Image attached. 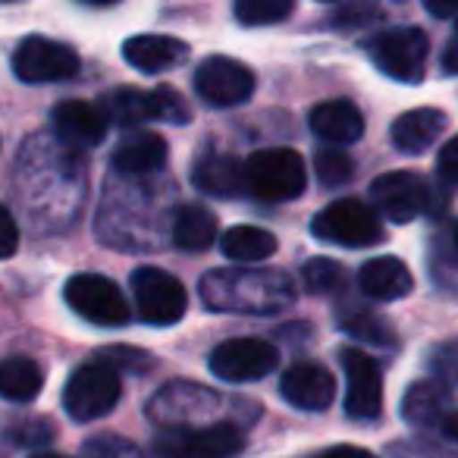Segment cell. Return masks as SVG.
I'll return each mask as SVG.
<instances>
[{"label": "cell", "instance_id": "cell-35", "mask_svg": "<svg viewBox=\"0 0 458 458\" xmlns=\"http://www.w3.org/2000/svg\"><path fill=\"white\" fill-rule=\"evenodd\" d=\"M85 458H135V449L114 437H98L85 443Z\"/></svg>", "mask_w": 458, "mask_h": 458}, {"label": "cell", "instance_id": "cell-8", "mask_svg": "<svg viewBox=\"0 0 458 458\" xmlns=\"http://www.w3.org/2000/svg\"><path fill=\"white\" fill-rule=\"evenodd\" d=\"M64 299L82 320L95 327H123L129 324L132 311L123 295V289L114 280L101 274H76L66 280Z\"/></svg>", "mask_w": 458, "mask_h": 458}, {"label": "cell", "instance_id": "cell-42", "mask_svg": "<svg viewBox=\"0 0 458 458\" xmlns=\"http://www.w3.org/2000/svg\"><path fill=\"white\" fill-rule=\"evenodd\" d=\"M443 433H445L449 439H455V443H458V411H449V414L443 418Z\"/></svg>", "mask_w": 458, "mask_h": 458}, {"label": "cell", "instance_id": "cell-40", "mask_svg": "<svg viewBox=\"0 0 458 458\" xmlns=\"http://www.w3.org/2000/svg\"><path fill=\"white\" fill-rule=\"evenodd\" d=\"M443 70L445 72H458V29L452 35V41L445 45V54H443Z\"/></svg>", "mask_w": 458, "mask_h": 458}, {"label": "cell", "instance_id": "cell-33", "mask_svg": "<svg viewBox=\"0 0 458 458\" xmlns=\"http://www.w3.org/2000/svg\"><path fill=\"white\" fill-rule=\"evenodd\" d=\"M98 361H104L107 368H114L116 374H120V370H129V374H145V370L154 368L151 355H145L141 349H123V345H110V349H104Z\"/></svg>", "mask_w": 458, "mask_h": 458}, {"label": "cell", "instance_id": "cell-9", "mask_svg": "<svg viewBox=\"0 0 458 458\" xmlns=\"http://www.w3.org/2000/svg\"><path fill=\"white\" fill-rule=\"evenodd\" d=\"M82 66L79 54L64 41L45 38V35H32L22 38L20 47L13 51V72L20 82L29 85H47V82H66L72 79Z\"/></svg>", "mask_w": 458, "mask_h": 458}, {"label": "cell", "instance_id": "cell-1", "mask_svg": "<svg viewBox=\"0 0 458 458\" xmlns=\"http://www.w3.org/2000/svg\"><path fill=\"white\" fill-rule=\"evenodd\" d=\"M201 301L216 314H276L295 301V286L283 270L226 267L210 270L198 283Z\"/></svg>", "mask_w": 458, "mask_h": 458}, {"label": "cell", "instance_id": "cell-38", "mask_svg": "<svg viewBox=\"0 0 458 458\" xmlns=\"http://www.w3.org/2000/svg\"><path fill=\"white\" fill-rule=\"evenodd\" d=\"M433 370H437V377H445V380L458 383V343L443 345V349L433 355Z\"/></svg>", "mask_w": 458, "mask_h": 458}, {"label": "cell", "instance_id": "cell-32", "mask_svg": "<svg viewBox=\"0 0 458 458\" xmlns=\"http://www.w3.org/2000/svg\"><path fill=\"white\" fill-rule=\"evenodd\" d=\"M151 110H154V123H189L191 110L185 104V98L179 91H173L170 85H160L151 91Z\"/></svg>", "mask_w": 458, "mask_h": 458}, {"label": "cell", "instance_id": "cell-16", "mask_svg": "<svg viewBox=\"0 0 458 458\" xmlns=\"http://www.w3.org/2000/svg\"><path fill=\"white\" fill-rule=\"evenodd\" d=\"M54 132L60 135V141L72 148H95L104 141L110 123L104 120L101 107L89 101H64L54 107Z\"/></svg>", "mask_w": 458, "mask_h": 458}, {"label": "cell", "instance_id": "cell-27", "mask_svg": "<svg viewBox=\"0 0 458 458\" xmlns=\"http://www.w3.org/2000/svg\"><path fill=\"white\" fill-rule=\"evenodd\" d=\"M101 114L110 126H139V123H151V91L139 89H116L107 98H101Z\"/></svg>", "mask_w": 458, "mask_h": 458}, {"label": "cell", "instance_id": "cell-4", "mask_svg": "<svg viewBox=\"0 0 458 458\" xmlns=\"http://www.w3.org/2000/svg\"><path fill=\"white\" fill-rule=\"evenodd\" d=\"M364 51L383 76L395 79V82H420L427 70V57H430V41H427L424 29L399 26L374 35L364 45Z\"/></svg>", "mask_w": 458, "mask_h": 458}, {"label": "cell", "instance_id": "cell-20", "mask_svg": "<svg viewBox=\"0 0 458 458\" xmlns=\"http://www.w3.org/2000/svg\"><path fill=\"white\" fill-rule=\"evenodd\" d=\"M123 57L139 72H164L189 57V45L170 35H135L123 45Z\"/></svg>", "mask_w": 458, "mask_h": 458}, {"label": "cell", "instance_id": "cell-28", "mask_svg": "<svg viewBox=\"0 0 458 458\" xmlns=\"http://www.w3.org/2000/svg\"><path fill=\"white\" fill-rule=\"evenodd\" d=\"M339 327H343L352 339H358V343L380 345V349H395V343H399L393 327H389V320L368 311V308H343V311H339Z\"/></svg>", "mask_w": 458, "mask_h": 458}, {"label": "cell", "instance_id": "cell-34", "mask_svg": "<svg viewBox=\"0 0 458 458\" xmlns=\"http://www.w3.org/2000/svg\"><path fill=\"white\" fill-rule=\"evenodd\" d=\"M377 20H383V10L374 7V4H345L333 13L330 26L333 29H364L374 26Z\"/></svg>", "mask_w": 458, "mask_h": 458}, {"label": "cell", "instance_id": "cell-23", "mask_svg": "<svg viewBox=\"0 0 458 458\" xmlns=\"http://www.w3.org/2000/svg\"><path fill=\"white\" fill-rule=\"evenodd\" d=\"M445 402H449V389L437 380V377H427V380H418L405 389L402 395V418L414 427H433L443 424Z\"/></svg>", "mask_w": 458, "mask_h": 458}, {"label": "cell", "instance_id": "cell-19", "mask_svg": "<svg viewBox=\"0 0 458 458\" xmlns=\"http://www.w3.org/2000/svg\"><path fill=\"white\" fill-rule=\"evenodd\" d=\"M308 123H311V132L318 139L336 145H352L364 135V116L361 110L352 101H324L308 114Z\"/></svg>", "mask_w": 458, "mask_h": 458}, {"label": "cell", "instance_id": "cell-6", "mask_svg": "<svg viewBox=\"0 0 458 458\" xmlns=\"http://www.w3.org/2000/svg\"><path fill=\"white\" fill-rule=\"evenodd\" d=\"M123 383L114 368L104 361H89L82 368L72 370V377L64 386V408L72 420L79 424H91L110 414L120 402Z\"/></svg>", "mask_w": 458, "mask_h": 458}, {"label": "cell", "instance_id": "cell-41", "mask_svg": "<svg viewBox=\"0 0 458 458\" xmlns=\"http://www.w3.org/2000/svg\"><path fill=\"white\" fill-rule=\"evenodd\" d=\"M427 13H433V16H445V20H449V16H458V4H427Z\"/></svg>", "mask_w": 458, "mask_h": 458}, {"label": "cell", "instance_id": "cell-31", "mask_svg": "<svg viewBox=\"0 0 458 458\" xmlns=\"http://www.w3.org/2000/svg\"><path fill=\"white\" fill-rule=\"evenodd\" d=\"M314 173H318L324 189H339L355 176V160L343 151V148H324L314 154Z\"/></svg>", "mask_w": 458, "mask_h": 458}, {"label": "cell", "instance_id": "cell-25", "mask_svg": "<svg viewBox=\"0 0 458 458\" xmlns=\"http://www.w3.org/2000/svg\"><path fill=\"white\" fill-rule=\"evenodd\" d=\"M220 249L229 261L236 264H258L267 261L276 251V236L264 226H251V223H239V226L226 229L220 239Z\"/></svg>", "mask_w": 458, "mask_h": 458}, {"label": "cell", "instance_id": "cell-13", "mask_svg": "<svg viewBox=\"0 0 458 458\" xmlns=\"http://www.w3.org/2000/svg\"><path fill=\"white\" fill-rule=\"evenodd\" d=\"M430 198L433 189L411 170L383 173L370 182V201L393 223H411L414 216L430 210Z\"/></svg>", "mask_w": 458, "mask_h": 458}, {"label": "cell", "instance_id": "cell-44", "mask_svg": "<svg viewBox=\"0 0 458 458\" xmlns=\"http://www.w3.org/2000/svg\"><path fill=\"white\" fill-rule=\"evenodd\" d=\"M452 242H455V249H458V223H455V229H452Z\"/></svg>", "mask_w": 458, "mask_h": 458}, {"label": "cell", "instance_id": "cell-12", "mask_svg": "<svg viewBox=\"0 0 458 458\" xmlns=\"http://www.w3.org/2000/svg\"><path fill=\"white\" fill-rule=\"evenodd\" d=\"M255 72L242 60L223 57V54L204 57L195 70V91L210 107H239L255 95Z\"/></svg>", "mask_w": 458, "mask_h": 458}, {"label": "cell", "instance_id": "cell-14", "mask_svg": "<svg viewBox=\"0 0 458 458\" xmlns=\"http://www.w3.org/2000/svg\"><path fill=\"white\" fill-rule=\"evenodd\" d=\"M345 370V414L355 420H377L383 414L380 364L358 349H343Z\"/></svg>", "mask_w": 458, "mask_h": 458}, {"label": "cell", "instance_id": "cell-29", "mask_svg": "<svg viewBox=\"0 0 458 458\" xmlns=\"http://www.w3.org/2000/svg\"><path fill=\"white\" fill-rule=\"evenodd\" d=\"M301 280H305L308 293L330 295L345 286V267L339 261H333V258H311V261L301 267Z\"/></svg>", "mask_w": 458, "mask_h": 458}, {"label": "cell", "instance_id": "cell-21", "mask_svg": "<svg viewBox=\"0 0 458 458\" xmlns=\"http://www.w3.org/2000/svg\"><path fill=\"white\" fill-rule=\"evenodd\" d=\"M414 286L411 280V270L393 255H383V258H370L361 270H358V289H361L368 299L374 301H393L408 295Z\"/></svg>", "mask_w": 458, "mask_h": 458}, {"label": "cell", "instance_id": "cell-5", "mask_svg": "<svg viewBox=\"0 0 458 458\" xmlns=\"http://www.w3.org/2000/svg\"><path fill=\"white\" fill-rule=\"evenodd\" d=\"M245 182L261 201H293L305 191V160L293 148H264L245 160Z\"/></svg>", "mask_w": 458, "mask_h": 458}, {"label": "cell", "instance_id": "cell-7", "mask_svg": "<svg viewBox=\"0 0 458 458\" xmlns=\"http://www.w3.org/2000/svg\"><path fill=\"white\" fill-rule=\"evenodd\" d=\"M245 449V433L229 420L210 427H179L154 437L157 458H236Z\"/></svg>", "mask_w": 458, "mask_h": 458}, {"label": "cell", "instance_id": "cell-36", "mask_svg": "<svg viewBox=\"0 0 458 458\" xmlns=\"http://www.w3.org/2000/svg\"><path fill=\"white\" fill-rule=\"evenodd\" d=\"M16 249H20V226H16L13 214L0 204V261L13 258Z\"/></svg>", "mask_w": 458, "mask_h": 458}, {"label": "cell", "instance_id": "cell-15", "mask_svg": "<svg viewBox=\"0 0 458 458\" xmlns=\"http://www.w3.org/2000/svg\"><path fill=\"white\" fill-rule=\"evenodd\" d=\"M280 395L299 411H327L336 399V380L318 361H299L280 377Z\"/></svg>", "mask_w": 458, "mask_h": 458}, {"label": "cell", "instance_id": "cell-22", "mask_svg": "<svg viewBox=\"0 0 458 458\" xmlns=\"http://www.w3.org/2000/svg\"><path fill=\"white\" fill-rule=\"evenodd\" d=\"M445 129V114L437 107H418L402 114L399 120L389 129V139H393L395 151L402 154H424L430 151L433 141L443 135Z\"/></svg>", "mask_w": 458, "mask_h": 458}, {"label": "cell", "instance_id": "cell-37", "mask_svg": "<svg viewBox=\"0 0 458 458\" xmlns=\"http://www.w3.org/2000/svg\"><path fill=\"white\" fill-rule=\"evenodd\" d=\"M437 173L443 182L449 185H458V135L455 139H449L443 148H439L437 154Z\"/></svg>", "mask_w": 458, "mask_h": 458}, {"label": "cell", "instance_id": "cell-30", "mask_svg": "<svg viewBox=\"0 0 458 458\" xmlns=\"http://www.w3.org/2000/svg\"><path fill=\"white\" fill-rule=\"evenodd\" d=\"M293 10V0H239L233 13L242 26H274V22L289 20Z\"/></svg>", "mask_w": 458, "mask_h": 458}, {"label": "cell", "instance_id": "cell-18", "mask_svg": "<svg viewBox=\"0 0 458 458\" xmlns=\"http://www.w3.org/2000/svg\"><path fill=\"white\" fill-rule=\"evenodd\" d=\"M110 164H114V170L123 173V176H151V173L164 170L166 141L160 139L157 132L132 129V132L116 141Z\"/></svg>", "mask_w": 458, "mask_h": 458}, {"label": "cell", "instance_id": "cell-10", "mask_svg": "<svg viewBox=\"0 0 458 458\" xmlns=\"http://www.w3.org/2000/svg\"><path fill=\"white\" fill-rule=\"evenodd\" d=\"M132 299L135 311L145 324L154 327H173L185 318V289L176 276H170L160 267H139L132 274Z\"/></svg>", "mask_w": 458, "mask_h": 458}, {"label": "cell", "instance_id": "cell-43", "mask_svg": "<svg viewBox=\"0 0 458 458\" xmlns=\"http://www.w3.org/2000/svg\"><path fill=\"white\" fill-rule=\"evenodd\" d=\"M29 458H66V455H60V452H35V455H29Z\"/></svg>", "mask_w": 458, "mask_h": 458}, {"label": "cell", "instance_id": "cell-24", "mask_svg": "<svg viewBox=\"0 0 458 458\" xmlns=\"http://www.w3.org/2000/svg\"><path fill=\"white\" fill-rule=\"evenodd\" d=\"M216 226H220V223H216L214 210H208L204 204H182V208L173 214L170 239H173V245L182 251H204L214 245Z\"/></svg>", "mask_w": 458, "mask_h": 458}, {"label": "cell", "instance_id": "cell-17", "mask_svg": "<svg viewBox=\"0 0 458 458\" xmlns=\"http://www.w3.org/2000/svg\"><path fill=\"white\" fill-rule=\"evenodd\" d=\"M191 182L198 191L214 198H239L249 195L245 182V164L233 154H201L191 166Z\"/></svg>", "mask_w": 458, "mask_h": 458}, {"label": "cell", "instance_id": "cell-39", "mask_svg": "<svg viewBox=\"0 0 458 458\" xmlns=\"http://www.w3.org/2000/svg\"><path fill=\"white\" fill-rule=\"evenodd\" d=\"M318 458H377V455L368 449H361V445H333V449L320 452Z\"/></svg>", "mask_w": 458, "mask_h": 458}, {"label": "cell", "instance_id": "cell-26", "mask_svg": "<svg viewBox=\"0 0 458 458\" xmlns=\"http://www.w3.org/2000/svg\"><path fill=\"white\" fill-rule=\"evenodd\" d=\"M45 386V374L32 358H4L0 361V399L32 402Z\"/></svg>", "mask_w": 458, "mask_h": 458}, {"label": "cell", "instance_id": "cell-2", "mask_svg": "<svg viewBox=\"0 0 458 458\" xmlns=\"http://www.w3.org/2000/svg\"><path fill=\"white\" fill-rule=\"evenodd\" d=\"M223 395L214 389L201 386V383L189 380H173L160 386L148 402V418L160 427V430H179V427H210L220 424L214 420L223 411Z\"/></svg>", "mask_w": 458, "mask_h": 458}, {"label": "cell", "instance_id": "cell-11", "mask_svg": "<svg viewBox=\"0 0 458 458\" xmlns=\"http://www.w3.org/2000/svg\"><path fill=\"white\" fill-rule=\"evenodd\" d=\"M280 364V352L264 339L239 336L220 343L208 358V368L223 383H251L267 377Z\"/></svg>", "mask_w": 458, "mask_h": 458}, {"label": "cell", "instance_id": "cell-3", "mask_svg": "<svg viewBox=\"0 0 458 458\" xmlns=\"http://www.w3.org/2000/svg\"><path fill=\"white\" fill-rule=\"evenodd\" d=\"M311 233L320 242L345 245V249H368V245L383 242L386 236L377 210L358 198H339L324 210H318L311 220Z\"/></svg>", "mask_w": 458, "mask_h": 458}]
</instances>
